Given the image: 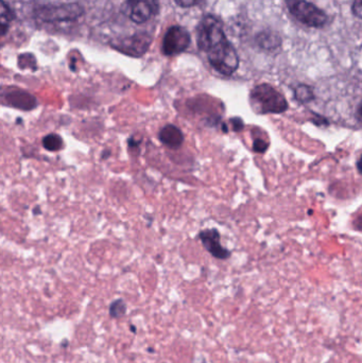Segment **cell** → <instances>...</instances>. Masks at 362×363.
<instances>
[{
  "instance_id": "1",
  "label": "cell",
  "mask_w": 362,
  "mask_h": 363,
  "mask_svg": "<svg viewBox=\"0 0 362 363\" xmlns=\"http://www.w3.org/2000/svg\"><path fill=\"white\" fill-rule=\"evenodd\" d=\"M198 48L208 55L210 66L222 76L230 77L239 67V57L227 40L223 23L215 15H205L197 28Z\"/></svg>"
},
{
  "instance_id": "2",
  "label": "cell",
  "mask_w": 362,
  "mask_h": 363,
  "mask_svg": "<svg viewBox=\"0 0 362 363\" xmlns=\"http://www.w3.org/2000/svg\"><path fill=\"white\" fill-rule=\"evenodd\" d=\"M250 104L259 115L282 114L289 108L284 95L269 83H261L251 91Z\"/></svg>"
},
{
  "instance_id": "3",
  "label": "cell",
  "mask_w": 362,
  "mask_h": 363,
  "mask_svg": "<svg viewBox=\"0 0 362 363\" xmlns=\"http://www.w3.org/2000/svg\"><path fill=\"white\" fill-rule=\"evenodd\" d=\"M287 9L295 19L310 28H323L329 17L324 11L307 0H286Z\"/></svg>"
},
{
  "instance_id": "4",
  "label": "cell",
  "mask_w": 362,
  "mask_h": 363,
  "mask_svg": "<svg viewBox=\"0 0 362 363\" xmlns=\"http://www.w3.org/2000/svg\"><path fill=\"white\" fill-rule=\"evenodd\" d=\"M84 14L82 6L78 4H65L60 6H44L36 11V17L45 23H62L76 21Z\"/></svg>"
},
{
  "instance_id": "5",
  "label": "cell",
  "mask_w": 362,
  "mask_h": 363,
  "mask_svg": "<svg viewBox=\"0 0 362 363\" xmlns=\"http://www.w3.org/2000/svg\"><path fill=\"white\" fill-rule=\"evenodd\" d=\"M191 33L181 26H172L166 32L162 45V52L166 57H174L184 52L191 45Z\"/></svg>"
},
{
  "instance_id": "6",
  "label": "cell",
  "mask_w": 362,
  "mask_h": 363,
  "mask_svg": "<svg viewBox=\"0 0 362 363\" xmlns=\"http://www.w3.org/2000/svg\"><path fill=\"white\" fill-rule=\"evenodd\" d=\"M151 42H152V36L142 32V33H136L120 40H113L111 42V46L123 55L140 57L147 52Z\"/></svg>"
},
{
  "instance_id": "7",
  "label": "cell",
  "mask_w": 362,
  "mask_h": 363,
  "mask_svg": "<svg viewBox=\"0 0 362 363\" xmlns=\"http://www.w3.org/2000/svg\"><path fill=\"white\" fill-rule=\"evenodd\" d=\"M1 101L4 106H10L25 112H30L38 106V101L34 96L16 87H8V89H4Z\"/></svg>"
},
{
  "instance_id": "8",
  "label": "cell",
  "mask_w": 362,
  "mask_h": 363,
  "mask_svg": "<svg viewBox=\"0 0 362 363\" xmlns=\"http://www.w3.org/2000/svg\"><path fill=\"white\" fill-rule=\"evenodd\" d=\"M127 12L135 23H144L152 18L159 10V0H127Z\"/></svg>"
},
{
  "instance_id": "9",
  "label": "cell",
  "mask_w": 362,
  "mask_h": 363,
  "mask_svg": "<svg viewBox=\"0 0 362 363\" xmlns=\"http://www.w3.org/2000/svg\"><path fill=\"white\" fill-rule=\"evenodd\" d=\"M200 240L205 247L206 251L210 252L217 259H227L231 257L232 253L225 249L220 243V233L216 228H208L201 230L199 234Z\"/></svg>"
},
{
  "instance_id": "10",
  "label": "cell",
  "mask_w": 362,
  "mask_h": 363,
  "mask_svg": "<svg viewBox=\"0 0 362 363\" xmlns=\"http://www.w3.org/2000/svg\"><path fill=\"white\" fill-rule=\"evenodd\" d=\"M159 140L164 146L170 149H179L184 143V134L180 128L174 125H166L159 133Z\"/></svg>"
},
{
  "instance_id": "11",
  "label": "cell",
  "mask_w": 362,
  "mask_h": 363,
  "mask_svg": "<svg viewBox=\"0 0 362 363\" xmlns=\"http://www.w3.org/2000/svg\"><path fill=\"white\" fill-rule=\"evenodd\" d=\"M255 42L259 48L267 51H276L281 48L283 44L282 38L278 32L272 30H264L255 36Z\"/></svg>"
},
{
  "instance_id": "12",
  "label": "cell",
  "mask_w": 362,
  "mask_h": 363,
  "mask_svg": "<svg viewBox=\"0 0 362 363\" xmlns=\"http://www.w3.org/2000/svg\"><path fill=\"white\" fill-rule=\"evenodd\" d=\"M43 147L50 152H57L64 148L63 138L55 133H50L45 136L42 140Z\"/></svg>"
},
{
  "instance_id": "13",
  "label": "cell",
  "mask_w": 362,
  "mask_h": 363,
  "mask_svg": "<svg viewBox=\"0 0 362 363\" xmlns=\"http://www.w3.org/2000/svg\"><path fill=\"white\" fill-rule=\"evenodd\" d=\"M314 89L310 85L300 84L295 89V98L300 104H308L315 99Z\"/></svg>"
},
{
  "instance_id": "14",
  "label": "cell",
  "mask_w": 362,
  "mask_h": 363,
  "mask_svg": "<svg viewBox=\"0 0 362 363\" xmlns=\"http://www.w3.org/2000/svg\"><path fill=\"white\" fill-rule=\"evenodd\" d=\"M15 18L14 12L12 9L9 6L4 0H1V34L6 35L8 31L10 23H12L13 19Z\"/></svg>"
},
{
  "instance_id": "15",
  "label": "cell",
  "mask_w": 362,
  "mask_h": 363,
  "mask_svg": "<svg viewBox=\"0 0 362 363\" xmlns=\"http://www.w3.org/2000/svg\"><path fill=\"white\" fill-rule=\"evenodd\" d=\"M108 313H110L111 317L114 318V319H118V318L123 317L127 313V304L121 298L115 300L114 302L111 303Z\"/></svg>"
},
{
  "instance_id": "16",
  "label": "cell",
  "mask_w": 362,
  "mask_h": 363,
  "mask_svg": "<svg viewBox=\"0 0 362 363\" xmlns=\"http://www.w3.org/2000/svg\"><path fill=\"white\" fill-rule=\"evenodd\" d=\"M268 147H269V143L263 140V138H255L254 142H253V151L254 152L265 153L268 150Z\"/></svg>"
},
{
  "instance_id": "17",
  "label": "cell",
  "mask_w": 362,
  "mask_h": 363,
  "mask_svg": "<svg viewBox=\"0 0 362 363\" xmlns=\"http://www.w3.org/2000/svg\"><path fill=\"white\" fill-rule=\"evenodd\" d=\"M230 123H231L232 127H233L234 132L242 131L244 128V121H242V119L239 118V117H234V118L230 119Z\"/></svg>"
},
{
  "instance_id": "18",
  "label": "cell",
  "mask_w": 362,
  "mask_h": 363,
  "mask_svg": "<svg viewBox=\"0 0 362 363\" xmlns=\"http://www.w3.org/2000/svg\"><path fill=\"white\" fill-rule=\"evenodd\" d=\"M352 13L357 18L362 19V0H354L352 4Z\"/></svg>"
},
{
  "instance_id": "19",
  "label": "cell",
  "mask_w": 362,
  "mask_h": 363,
  "mask_svg": "<svg viewBox=\"0 0 362 363\" xmlns=\"http://www.w3.org/2000/svg\"><path fill=\"white\" fill-rule=\"evenodd\" d=\"M203 0H174L176 4L181 8H191V6H197Z\"/></svg>"
},
{
  "instance_id": "20",
  "label": "cell",
  "mask_w": 362,
  "mask_h": 363,
  "mask_svg": "<svg viewBox=\"0 0 362 363\" xmlns=\"http://www.w3.org/2000/svg\"><path fill=\"white\" fill-rule=\"evenodd\" d=\"M353 226H354L355 230L362 232V213L353 221Z\"/></svg>"
},
{
  "instance_id": "21",
  "label": "cell",
  "mask_w": 362,
  "mask_h": 363,
  "mask_svg": "<svg viewBox=\"0 0 362 363\" xmlns=\"http://www.w3.org/2000/svg\"><path fill=\"white\" fill-rule=\"evenodd\" d=\"M140 140H134V138H129L128 140V145H129L130 149H138L140 148Z\"/></svg>"
},
{
  "instance_id": "22",
  "label": "cell",
  "mask_w": 362,
  "mask_h": 363,
  "mask_svg": "<svg viewBox=\"0 0 362 363\" xmlns=\"http://www.w3.org/2000/svg\"><path fill=\"white\" fill-rule=\"evenodd\" d=\"M314 121L316 125H329V121H327V119L323 118V117L318 116L317 117V119H315Z\"/></svg>"
},
{
  "instance_id": "23",
  "label": "cell",
  "mask_w": 362,
  "mask_h": 363,
  "mask_svg": "<svg viewBox=\"0 0 362 363\" xmlns=\"http://www.w3.org/2000/svg\"><path fill=\"white\" fill-rule=\"evenodd\" d=\"M111 157V151L110 150H104L103 153L101 155L102 160L108 159Z\"/></svg>"
},
{
  "instance_id": "24",
  "label": "cell",
  "mask_w": 362,
  "mask_h": 363,
  "mask_svg": "<svg viewBox=\"0 0 362 363\" xmlns=\"http://www.w3.org/2000/svg\"><path fill=\"white\" fill-rule=\"evenodd\" d=\"M357 169H358L359 174H362V155L358 162H357Z\"/></svg>"
},
{
  "instance_id": "25",
  "label": "cell",
  "mask_w": 362,
  "mask_h": 363,
  "mask_svg": "<svg viewBox=\"0 0 362 363\" xmlns=\"http://www.w3.org/2000/svg\"><path fill=\"white\" fill-rule=\"evenodd\" d=\"M358 114L362 117V101L361 102V104H359Z\"/></svg>"
},
{
  "instance_id": "26",
  "label": "cell",
  "mask_w": 362,
  "mask_h": 363,
  "mask_svg": "<svg viewBox=\"0 0 362 363\" xmlns=\"http://www.w3.org/2000/svg\"><path fill=\"white\" fill-rule=\"evenodd\" d=\"M34 215H38V213H40V209H35V211H33Z\"/></svg>"
},
{
  "instance_id": "27",
  "label": "cell",
  "mask_w": 362,
  "mask_h": 363,
  "mask_svg": "<svg viewBox=\"0 0 362 363\" xmlns=\"http://www.w3.org/2000/svg\"><path fill=\"white\" fill-rule=\"evenodd\" d=\"M131 330H132V332H133V333H136V328H134V326H133V325H132V326H131Z\"/></svg>"
}]
</instances>
